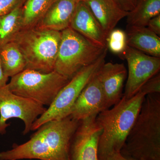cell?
<instances>
[{
	"instance_id": "obj_24",
	"label": "cell",
	"mask_w": 160,
	"mask_h": 160,
	"mask_svg": "<svg viewBox=\"0 0 160 160\" xmlns=\"http://www.w3.org/2000/svg\"><path fill=\"white\" fill-rule=\"evenodd\" d=\"M147 28L160 36V14L152 18L148 23Z\"/></svg>"
},
{
	"instance_id": "obj_20",
	"label": "cell",
	"mask_w": 160,
	"mask_h": 160,
	"mask_svg": "<svg viewBox=\"0 0 160 160\" xmlns=\"http://www.w3.org/2000/svg\"><path fill=\"white\" fill-rule=\"evenodd\" d=\"M22 7H18L9 13L0 16V49L12 42L22 29Z\"/></svg>"
},
{
	"instance_id": "obj_16",
	"label": "cell",
	"mask_w": 160,
	"mask_h": 160,
	"mask_svg": "<svg viewBox=\"0 0 160 160\" xmlns=\"http://www.w3.org/2000/svg\"><path fill=\"white\" fill-rule=\"evenodd\" d=\"M127 45L151 56L160 58V38L147 27L127 26Z\"/></svg>"
},
{
	"instance_id": "obj_23",
	"label": "cell",
	"mask_w": 160,
	"mask_h": 160,
	"mask_svg": "<svg viewBox=\"0 0 160 160\" xmlns=\"http://www.w3.org/2000/svg\"><path fill=\"white\" fill-rule=\"evenodd\" d=\"M26 0H0V16L9 13L22 6Z\"/></svg>"
},
{
	"instance_id": "obj_26",
	"label": "cell",
	"mask_w": 160,
	"mask_h": 160,
	"mask_svg": "<svg viewBox=\"0 0 160 160\" xmlns=\"http://www.w3.org/2000/svg\"><path fill=\"white\" fill-rule=\"evenodd\" d=\"M9 78L4 73L0 63V89L3 88L7 85Z\"/></svg>"
},
{
	"instance_id": "obj_5",
	"label": "cell",
	"mask_w": 160,
	"mask_h": 160,
	"mask_svg": "<svg viewBox=\"0 0 160 160\" xmlns=\"http://www.w3.org/2000/svg\"><path fill=\"white\" fill-rule=\"evenodd\" d=\"M54 71L71 78L83 68L95 62L107 49L96 45L70 27L61 32Z\"/></svg>"
},
{
	"instance_id": "obj_22",
	"label": "cell",
	"mask_w": 160,
	"mask_h": 160,
	"mask_svg": "<svg viewBox=\"0 0 160 160\" xmlns=\"http://www.w3.org/2000/svg\"><path fill=\"white\" fill-rule=\"evenodd\" d=\"M146 95L160 93V75H156L148 80L140 89Z\"/></svg>"
},
{
	"instance_id": "obj_11",
	"label": "cell",
	"mask_w": 160,
	"mask_h": 160,
	"mask_svg": "<svg viewBox=\"0 0 160 160\" xmlns=\"http://www.w3.org/2000/svg\"><path fill=\"white\" fill-rule=\"evenodd\" d=\"M98 71L81 92L72 109L70 116L78 121L97 116L108 109Z\"/></svg>"
},
{
	"instance_id": "obj_30",
	"label": "cell",
	"mask_w": 160,
	"mask_h": 160,
	"mask_svg": "<svg viewBox=\"0 0 160 160\" xmlns=\"http://www.w3.org/2000/svg\"></svg>"
},
{
	"instance_id": "obj_13",
	"label": "cell",
	"mask_w": 160,
	"mask_h": 160,
	"mask_svg": "<svg viewBox=\"0 0 160 160\" xmlns=\"http://www.w3.org/2000/svg\"><path fill=\"white\" fill-rule=\"evenodd\" d=\"M69 27L96 45L106 48L107 36L83 1L78 3Z\"/></svg>"
},
{
	"instance_id": "obj_21",
	"label": "cell",
	"mask_w": 160,
	"mask_h": 160,
	"mask_svg": "<svg viewBox=\"0 0 160 160\" xmlns=\"http://www.w3.org/2000/svg\"><path fill=\"white\" fill-rule=\"evenodd\" d=\"M128 46L126 32L120 29H113L106 38L107 49L114 54L122 56Z\"/></svg>"
},
{
	"instance_id": "obj_1",
	"label": "cell",
	"mask_w": 160,
	"mask_h": 160,
	"mask_svg": "<svg viewBox=\"0 0 160 160\" xmlns=\"http://www.w3.org/2000/svg\"><path fill=\"white\" fill-rule=\"evenodd\" d=\"M79 122L69 116L47 122L26 142L0 152V160H69L70 142Z\"/></svg>"
},
{
	"instance_id": "obj_28",
	"label": "cell",
	"mask_w": 160,
	"mask_h": 160,
	"mask_svg": "<svg viewBox=\"0 0 160 160\" xmlns=\"http://www.w3.org/2000/svg\"><path fill=\"white\" fill-rule=\"evenodd\" d=\"M121 160H138L137 159H135L132 158H127L124 157L122 155V157H121Z\"/></svg>"
},
{
	"instance_id": "obj_8",
	"label": "cell",
	"mask_w": 160,
	"mask_h": 160,
	"mask_svg": "<svg viewBox=\"0 0 160 160\" xmlns=\"http://www.w3.org/2000/svg\"><path fill=\"white\" fill-rule=\"evenodd\" d=\"M47 108L34 101L14 94L7 86L0 89V137L5 134L10 119L23 121L24 135L31 131L32 124Z\"/></svg>"
},
{
	"instance_id": "obj_2",
	"label": "cell",
	"mask_w": 160,
	"mask_h": 160,
	"mask_svg": "<svg viewBox=\"0 0 160 160\" xmlns=\"http://www.w3.org/2000/svg\"><path fill=\"white\" fill-rule=\"evenodd\" d=\"M146 96L140 90L130 98L122 96L112 108L97 116L96 121L102 129L98 145L99 160L121 153Z\"/></svg>"
},
{
	"instance_id": "obj_19",
	"label": "cell",
	"mask_w": 160,
	"mask_h": 160,
	"mask_svg": "<svg viewBox=\"0 0 160 160\" xmlns=\"http://www.w3.org/2000/svg\"><path fill=\"white\" fill-rule=\"evenodd\" d=\"M55 1L26 0L22 7V29L37 26Z\"/></svg>"
},
{
	"instance_id": "obj_17",
	"label": "cell",
	"mask_w": 160,
	"mask_h": 160,
	"mask_svg": "<svg viewBox=\"0 0 160 160\" xmlns=\"http://www.w3.org/2000/svg\"><path fill=\"white\" fill-rule=\"evenodd\" d=\"M0 63L4 73L9 78L16 75L26 68V61L22 52L12 42L0 49Z\"/></svg>"
},
{
	"instance_id": "obj_14",
	"label": "cell",
	"mask_w": 160,
	"mask_h": 160,
	"mask_svg": "<svg viewBox=\"0 0 160 160\" xmlns=\"http://www.w3.org/2000/svg\"><path fill=\"white\" fill-rule=\"evenodd\" d=\"M78 0H56L36 27L62 32L70 26Z\"/></svg>"
},
{
	"instance_id": "obj_29",
	"label": "cell",
	"mask_w": 160,
	"mask_h": 160,
	"mask_svg": "<svg viewBox=\"0 0 160 160\" xmlns=\"http://www.w3.org/2000/svg\"><path fill=\"white\" fill-rule=\"evenodd\" d=\"M78 1H84V0H78Z\"/></svg>"
},
{
	"instance_id": "obj_25",
	"label": "cell",
	"mask_w": 160,
	"mask_h": 160,
	"mask_svg": "<svg viewBox=\"0 0 160 160\" xmlns=\"http://www.w3.org/2000/svg\"><path fill=\"white\" fill-rule=\"evenodd\" d=\"M124 11L129 12L134 8L138 0H114Z\"/></svg>"
},
{
	"instance_id": "obj_9",
	"label": "cell",
	"mask_w": 160,
	"mask_h": 160,
	"mask_svg": "<svg viewBox=\"0 0 160 160\" xmlns=\"http://www.w3.org/2000/svg\"><path fill=\"white\" fill-rule=\"evenodd\" d=\"M122 56L126 59L128 67L123 96L129 99L137 93L148 80L159 73L160 58L145 54L128 46Z\"/></svg>"
},
{
	"instance_id": "obj_12",
	"label": "cell",
	"mask_w": 160,
	"mask_h": 160,
	"mask_svg": "<svg viewBox=\"0 0 160 160\" xmlns=\"http://www.w3.org/2000/svg\"><path fill=\"white\" fill-rule=\"evenodd\" d=\"M98 75L107 108L109 109L118 103L122 97L127 70L124 64L105 62L98 71Z\"/></svg>"
},
{
	"instance_id": "obj_6",
	"label": "cell",
	"mask_w": 160,
	"mask_h": 160,
	"mask_svg": "<svg viewBox=\"0 0 160 160\" xmlns=\"http://www.w3.org/2000/svg\"><path fill=\"white\" fill-rule=\"evenodd\" d=\"M69 80L54 70L44 73L26 69L11 78L6 86L14 94L49 107Z\"/></svg>"
},
{
	"instance_id": "obj_27",
	"label": "cell",
	"mask_w": 160,
	"mask_h": 160,
	"mask_svg": "<svg viewBox=\"0 0 160 160\" xmlns=\"http://www.w3.org/2000/svg\"><path fill=\"white\" fill-rule=\"evenodd\" d=\"M122 155L121 153H118L110 156L109 157L107 158L105 160H121Z\"/></svg>"
},
{
	"instance_id": "obj_10",
	"label": "cell",
	"mask_w": 160,
	"mask_h": 160,
	"mask_svg": "<svg viewBox=\"0 0 160 160\" xmlns=\"http://www.w3.org/2000/svg\"><path fill=\"white\" fill-rule=\"evenodd\" d=\"M96 117L80 121L70 142L69 160H99L98 145L102 129Z\"/></svg>"
},
{
	"instance_id": "obj_3",
	"label": "cell",
	"mask_w": 160,
	"mask_h": 160,
	"mask_svg": "<svg viewBox=\"0 0 160 160\" xmlns=\"http://www.w3.org/2000/svg\"><path fill=\"white\" fill-rule=\"evenodd\" d=\"M121 154L138 160H160V93L146 96Z\"/></svg>"
},
{
	"instance_id": "obj_4",
	"label": "cell",
	"mask_w": 160,
	"mask_h": 160,
	"mask_svg": "<svg viewBox=\"0 0 160 160\" xmlns=\"http://www.w3.org/2000/svg\"><path fill=\"white\" fill-rule=\"evenodd\" d=\"M61 37V32L35 27L21 29L12 42L25 58L26 69L47 73L54 71Z\"/></svg>"
},
{
	"instance_id": "obj_18",
	"label": "cell",
	"mask_w": 160,
	"mask_h": 160,
	"mask_svg": "<svg viewBox=\"0 0 160 160\" xmlns=\"http://www.w3.org/2000/svg\"><path fill=\"white\" fill-rule=\"evenodd\" d=\"M160 14V0H138L127 16V26L146 27L152 18Z\"/></svg>"
},
{
	"instance_id": "obj_15",
	"label": "cell",
	"mask_w": 160,
	"mask_h": 160,
	"mask_svg": "<svg viewBox=\"0 0 160 160\" xmlns=\"http://www.w3.org/2000/svg\"><path fill=\"white\" fill-rule=\"evenodd\" d=\"M106 36L128 15L114 0H84Z\"/></svg>"
},
{
	"instance_id": "obj_7",
	"label": "cell",
	"mask_w": 160,
	"mask_h": 160,
	"mask_svg": "<svg viewBox=\"0 0 160 160\" xmlns=\"http://www.w3.org/2000/svg\"><path fill=\"white\" fill-rule=\"evenodd\" d=\"M108 49L95 62L79 70L60 90L51 105L32 124L31 131L49 121L62 119L70 116L81 92L96 72L105 63Z\"/></svg>"
}]
</instances>
